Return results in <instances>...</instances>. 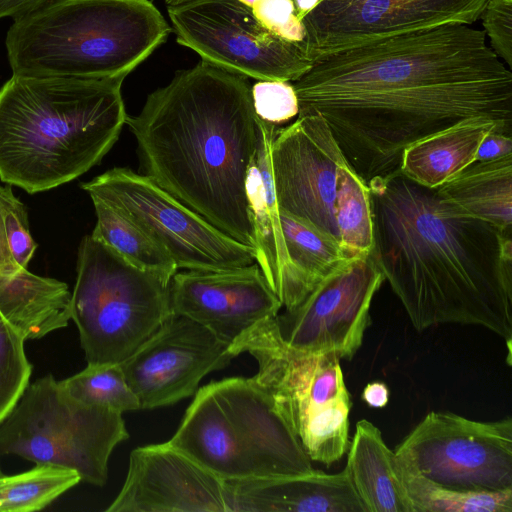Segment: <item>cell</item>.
Masks as SVG:
<instances>
[{"mask_svg":"<svg viewBox=\"0 0 512 512\" xmlns=\"http://www.w3.org/2000/svg\"><path fill=\"white\" fill-rule=\"evenodd\" d=\"M512 154V137L499 132H491L482 140L475 161H486Z\"/></svg>","mask_w":512,"mask_h":512,"instance_id":"836d02e7","label":"cell"},{"mask_svg":"<svg viewBox=\"0 0 512 512\" xmlns=\"http://www.w3.org/2000/svg\"><path fill=\"white\" fill-rule=\"evenodd\" d=\"M50 0H0V19L17 17L27 13Z\"/></svg>","mask_w":512,"mask_h":512,"instance_id":"d590c367","label":"cell"},{"mask_svg":"<svg viewBox=\"0 0 512 512\" xmlns=\"http://www.w3.org/2000/svg\"><path fill=\"white\" fill-rule=\"evenodd\" d=\"M60 384L71 397L88 406L121 414L140 409L119 364H88Z\"/></svg>","mask_w":512,"mask_h":512,"instance_id":"f546056e","label":"cell"},{"mask_svg":"<svg viewBox=\"0 0 512 512\" xmlns=\"http://www.w3.org/2000/svg\"><path fill=\"white\" fill-rule=\"evenodd\" d=\"M362 400L371 408H383L389 401V389L385 383H368L362 392Z\"/></svg>","mask_w":512,"mask_h":512,"instance_id":"e575fe53","label":"cell"},{"mask_svg":"<svg viewBox=\"0 0 512 512\" xmlns=\"http://www.w3.org/2000/svg\"><path fill=\"white\" fill-rule=\"evenodd\" d=\"M3 475L2 471H1V468H0V477Z\"/></svg>","mask_w":512,"mask_h":512,"instance_id":"ab89813d","label":"cell"},{"mask_svg":"<svg viewBox=\"0 0 512 512\" xmlns=\"http://www.w3.org/2000/svg\"><path fill=\"white\" fill-rule=\"evenodd\" d=\"M126 124L145 175L255 249L246 178L259 127L247 77L201 60L152 92Z\"/></svg>","mask_w":512,"mask_h":512,"instance_id":"3957f363","label":"cell"},{"mask_svg":"<svg viewBox=\"0 0 512 512\" xmlns=\"http://www.w3.org/2000/svg\"><path fill=\"white\" fill-rule=\"evenodd\" d=\"M322 1V0H321Z\"/></svg>","mask_w":512,"mask_h":512,"instance_id":"60d3db41","label":"cell"},{"mask_svg":"<svg viewBox=\"0 0 512 512\" xmlns=\"http://www.w3.org/2000/svg\"><path fill=\"white\" fill-rule=\"evenodd\" d=\"M229 347L194 320L172 314L119 365L140 409H154L195 394L204 376L223 369L234 358Z\"/></svg>","mask_w":512,"mask_h":512,"instance_id":"2e32d148","label":"cell"},{"mask_svg":"<svg viewBox=\"0 0 512 512\" xmlns=\"http://www.w3.org/2000/svg\"><path fill=\"white\" fill-rule=\"evenodd\" d=\"M490 0H322L302 20L306 52L317 57L357 44L444 24L471 25Z\"/></svg>","mask_w":512,"mask_h":512,"instance_id":"9a60e30c","label":"cell"},{"mask_svg":"<svg viewBox=\"0 0 512 512\" xmlns=\"http://www.w3.org/2000/svg\"><path fill=\"white\" fill-rule=\"evenodd\" d=\"M91 200L96 215L91 235L130 264L171 281L178 268L169 254L129 218L98 199Z\"/></svg>","mask_w":512,"mask_h":512,"instance_id":"484cf974","label":"cell"},{"mask_svg":"<svg viewBox=\"0 0 512 512\" xmlns=\"http://www.w3.org/2000/svg\"><path fill=\"white\" fill-rule=\"evenodd\" d=\"M491 132L512 134V127L474 118L422 139L403 152L400 172L414 182L438 188L475 162L479 145Z\"/></svg>","mask_w":512,"mask_h":512,"instance_id":"7402d4cb","label":"cell"},{"mask_svg":"<svg viewBox=\"0 0 512 512\" xmlns=\"http://www.w3.org/2000/svg\"><path fill=\"white\" fill-rule=\"evenodd\" d=\"M401 467L452 489L512 488V419L483 422L430 412L396 447Z\"/></svg>","mask_w":512,"mask_h":512,"instance_id":"8fae6325","label":"cell"},{"mask_svg":"<svg viewBox=\"0 0 512 512\" xmlns=\"http://www.w3.org/2000/svg\"><path fill=\"white\" fill-rule=\"evenodd\" d=\"M437 189L461 212L511 233L512 154L475 161Z\"/></svg>","mask_w":512,"mask_h":512,"instance_id":"cb8c5ba5","label":"cell"},{"mask_svg":"<svg viewBox=\"0 0 512 512\" xmlns=\"http://www.w3.org/2000/svg\"><path fill=\"white\" fill-rule=\"evenodd\" d=\"M70 301L65 282L33 274L9 251L0 254V312L25 341L66 327Z\"/></svg>","mask_w":512,"mask_h":512,"instance_id":"44dd1931","label":"cell"},{"mask_svg":"<svg viewBox=\"0 0 512 512\" xmlns=\"http://www.w3.org/2000/svg\"><path fill=\"white\" fill-rule=\"evenodd\" d=\"M107 512H231L225 480L168 442L130 453L124 485Z\"/></svg>","mask_w":512,"mask_h":512,"instance_id":"e0dca14e","label":"cell"},{"mask_svg":"<svg viewBox=\"0 0 512 512\" xmlns=\"http://www.w3.org/2000/svg\"><path fill=\"white\" fill-rule=\"evenodd\" d=\"M168 443L223 480L313 469L296 435L252 378H226L197 390Z\"/></svg>","mask_w":512,"mask_h":512,"instance_id":"8992f818","label":"cell"},{"mask_svg":"<svg viewBox=\"0 0 512 512\" xmlns=\"http://www.w3.org/2000/svg\"><path fill=\"white\" fill-rule=\"evenodd\" d=\"M165 1H166L167 6H170V5H176V4H179V3H182L185 1H189V0H165Z\"/></svg>","mask_w":512,"mask_h":512,"instance_id":"74e56055","label":"cell"},{"mask_svg":"<svg viewBox=\"0 0 512 512\" xmlns=\"http://www.w3.org/2000/svg\"><path fill=\"white\" fill-rule=\"evenodd\" d=\"M124 79L12 74L0 88V180L34 194L98 165L127 121Z\"/></svg>","mask_w":512,"mask_h":512,"instance_id":"277c9868","label":"cell"},{"mask_svg":"<svg viewBox=\"0 0 512 512\" xmlns=\"http://www.w3.org/2000/svg\"><path fill=\"white\" fill-rule=\"evenodd\" d=\"M80 187L139 226L177 268L223 271L256 262L253 247L217 229L145 174L115 167Z\"/></svg>","mask_w":512,"mask_h":512,"instance_id":"30bf717a","label":"cell"},{"mask_svg":"<svg viewBox=\"0 0 512 512\" xmlns=\"http://www.w3.org/2000/svg\"><path fill=\"white\" fill-rule=\"evenodd\" d=\"M480 18L491 49L508 66L512 64V0H490Z\"/></svg>","mask_w":512,"mask_h":512,"instance_id":"d6a6232c","label":"cell"},{"mask_svg":"<svg viewBox=\"0 0 512 512\" xmlns=\"http://www.w3.org/2000/svg\"><path fill=\"white\" fill-rule=\"evenodd\" d=\"M81 481L72 469L36 464L32 469L0 477V512L39 511Z\"/></svg>","mask_w":512,"mask_h":512,"instance_id":"83f0119b","label":"cell"},{"mask_svg":"<svg viewBox=\"0 0 512 512\" xmlns=\"http://www.w3.org/2000/svg\"><path fill=\"white\" fill-rule=\"evenodd\" d=\"M255 114L264 122L280 125L297 117L299 102L291 82L258 80L251 86Z\"/></svg>","mask_w":512,"mask_h":512,"instance_id":"4dcf8cb0","label":"cell"},{"mask_svg":"<svg viewBox=\"0 0 512 512\" xmlns=\"http://www.w3.org/2000/svg\"><path fill=\"white\" fill-rule=\"evenodd\" d=\"M167 10L179 44L233 73L293 82L312 65L304 46L269 31L239 0H189Z\"/></svg>","mask_w":512,"mask_h":512,"instance_id":"7c38bea8","label":"cell"},{"mask_svg":"<svg viewBox=\"0 0 512 512\" xmlns=\"http://www.w3.org/2000/svg\"><path fill=\"white\" fill-rule=\"evenodd\" d=\"M412 512H512V488L501 491L458 490L411 473L397 461Z\"/></svg>","mask_w":512,"mask_h":512,"instance_id":"4316f807","label":"cell"},{"mask_svg":"<svg viewBox=\"0 0 512 512\" xmlns=\"http://www.w3.org/2000/svg\"><path fill=\"white\" fill-rule=\"evenodd\" d=\"M282 232L294 273L298 304L351 256L331 236L280 211Z\"/></svg>","mask_w":512,"mask_h":512,"instance_id":"d4e9b609","label":"cell"},{"mask_svg":"<svg viewBox=\"0 0 512 512\" xmlns=\"http://www.w3.org/2000/svg\"><path fill=\"white\" fill-rule=\"evenodd\" d=\"M367 186L371 253L414 328L476 325L511 344V233L401 172Z\"/></svg>","mask_w":512,"mask_h":512,"instance_id":"7a4b0ae2","label":"cell"},{"mask_svg":"<svg viewBox=\"0 0 512 512\" xmlns=\"http://www.w3.org/2000/svg\"><path fill=\"white\" fill-rule=\"evenodd\" d=\"M347 452L345 469L366 512H412L395 452L377 426L358 421Z\"/></svg>","mask_w":512,"mask_h":512,"instance_id":"603a6c76","label":"cell"},{"mask_svg":"<svg viewBox=\"0 0 512 512\" xmlns=\"http://www.w3.org/2000/svg\"><path fill=\"white\" fill-rule=\"evenodd\" d=\"M276 317V316H275ZM275 317L263 320L230 345L258 364L252 380L271 398L311 459L330 466L347 453L352 401L340 358L301 352L280 338Z\"/></svg>","mask_w":512,"mask_h":512,"instance_id":"52a82bcc","label":"cell"},{"mask_svg":"<svg viewBox=\"0 0 512 512\" xmlns=\"http://www.w3.org/2000/svg\"><path fill=\"white\" fill-rule=\"evenodd\" d=\"M13 19L8 61L26 77L126 78L171 31L149 0H50Z\"/></svg>","mask_w":512,"mask_h":512,"instance_id":"5b68a950","label":"cell"},{"mask_svg":"<svg viewBox=\"0 0 512 512\" xmlns=\"http://www.w3.org/2000/svg\"><path fill=\"white\" fill-rule=\"evenodd\" d=\"M368 185L400 172L412 144L474 118L512 127V73L466 24L369 40L321 55L291 82Z\"/></svg>","mask_w":512,"mask_h":512,"instance_id":"6da1fadb","label":"cell"},{"mask_svg":"<svg viewBox=\"0 0 512 512\" xmlns=\"http://www.w3.org/2000/svg\"><path fill=\"white\" fill-rule=\"evenodd\" d=\"M239 1H241L242 3H244V4L248 5V6H251V5H252V3H253L255 0H239Z\"/></svg>","mask_w":512,"mask_h":512,"instance_id":"f35d334b","label":"cell"},{"mask_svg":"<svg viewBox=\"0 0 512 512\" xmlns=\"http://www.w3.org/2000/svg\"><path fill=\"white\" fill-rule=\"evenodd\" d=\"M170 302L173 314L194 320L230 345L282 308L256 262L223 271L176 272Z\"/></svg>","mask_w":512,"mask_h":512,"instance_id":"ac0fdd59","label":"cell"},{"mask_svg":"<svg viewBox=\"0 0 512 512\" xmlns=\"http://www.w3.org/2000/svg\"><path fill=\"white\" fill-rule=\"evenodd\" d=\"M71 319L88 364H120L173 314L170 282L86 235L77 254Z\"/></svg>","mask_w":512,"mask_h":512,"instance_id":"ba28073f","label":"cell"},{"mask_svg":"<svg viewBox=\"0 0 512 512\" xmlns=\"http://www.w3.org/2000/svg\"><path fill=\"white\" fill-rule=\"evenodd\" d=\"M128 437L121 413L77 401L47 374L27 385L0 423V456L69 468L101 487L113 449Z\"/></svg>","mask_w":512,"mask_h":512,"instance_id":"9c48e42d","label":"cell"},{"mask_svg":"<svg viewBox=\"0 0 512 512\" xmlns=\"http://www.w3.org/2000/svg\"><path fill=\"white\" fill-rule=\"evenodd\" d=\"M385 281L372 253L349 258L294 308L275 317L284 343L350 360L361 347L372 300Z\"/></svg>","mask_w":512,"mask_h":512,"instance_id":"4fadbf2b","label":"cell"},{"mask_svg":"<svg viewBox=\"0 0 512 512\" xmlns=\"http://www.w3.org/2000/svg\"><path fill=\"white\" fill-rule=\"evenodd\" d=\"M336 221L341 245L351 257L371 253L373 224L369 188L348 163L337 172Z\"/></svg>","mask_w":512,"mask_h":512,"instance_id":"f1b7e54d","label":"cell"},{"mask_svg":"<svg viewBox=\"0 0 512 512\" xmlns=\"http://www.w3.org/2000/svg\"><path fill=\"white\" fill-rule=\"evenodd\" d=\"M298 19L302 22L304 17L311 12L321 0H292Z\"/></svg>","mask_w":512,"mask_h":512,"instance_id":"8d00e7d4","label":"cell"},{"mask_svg":"<svg viewBox=\"0 0 512 512\" xmlns=\"http://www.w3.org/2000/svg\"><path fill=\"white\" fill-rule=\"evenodd\" d=\"M250 7L254 16L265 28L306 49L305 28L296 15L292 0H255Z\"/></svg>","mask_w":512,"mask_h":512,"instance_id":"1f68e13d","label":"cell"},{"mask_svg":"<svg viewBox=\"0 0 512 512\" xmlns=\"http://www.w3.org/2000/svg\"><path fill=\"white\" fill-rule=\"evenodd\" d=\"M225 483L231 512H366L345 468Z\"/></svg>","mask_w":512,"mask_h":512,"instance_id":"d6986e66","label":"cell"},{"mask_svg":"<svg viewBox=\"0 0 512 512\" xmlns=\"http://www.w3.org/2000/svg\"><path fill=\"white\" fill-rule=\"evenodd\" d=\"M345 163L329 125L313 110L299 111L294 122L278 128L272 142V175L280 211L340 244L337 172Z\"/></svg>","mask_w":512,"mask_h":512,"instance_id":"5bb4252c","label":"cell"},{"mask_svg":"<svg viewBox=\"0 0 512 512\" xmlns=\"http://www.w3.org/2000/svg\"><path fill=\"white\" fill-rule=\"evenodd\" d=\"M257 152L246 178V195L254 230L256 263L285 310L298 305L294 273L282 232L271 147L279 128L258 118Z\"/></svg>","mask_w":512,"mask_h":512,"instance_id":"ffe728a7","label":"cell"}]
</instances>
